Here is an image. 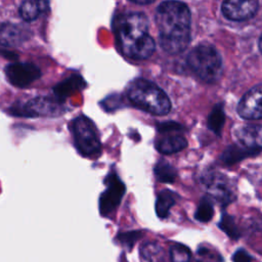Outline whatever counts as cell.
Returning <instances> with one entry per match:
<instances>
[{
    "label": "cell",
    "mask_w": 262,
    "mask_h": 262,
    "mask_svg": "<svg viewBox=\"0 0 262 262\" xmlns=\"http://www.w3.org/2000/svg\"><path fill=\"white\" fill-rule=\"evenodd\" d=\"M156 179L162 183H173L177 177L176 169L166 160H160L154 168Z\"/></svg>",
    "instance_id": "20"
},
{
    "label": "cell",
    "mask_w": 262,
    "mask_h": 262,
    "mask_svg": "<svg viewBox=\"0 0 262 262\" xmlns=\"http://www.w3.org/2000/svg\"><path fill=\"white\" fill-rule=\"evenodd\" d=\"M81 85V81H76L75 79H71V80H67L63 81L62 83L56 85L53 89L55 97L62 100L64 97H67L68 95H70L71 93H73L76 89H79Z\"/></svg>",
    "instance_id": "25"
},
{
    "label": "cell",
    "mask_w": 262,
    "mask_h": 262,
    "mask_svg": "<svg viewBox=\"0 0 262 262\" xmlns=\"http://www.w3.org/2000/svg\"><path fill=\"white\" fill-rule=\"evenodd\" d=\"M171 262H191V252L185 245L175 243L170 247Z\"/></svg>",
    "instance_id": "24"
},
{
    "label": "cell",
    "mask_w": 262,
    "mask_h": 262,
    "mask_svg": "<svg viewBox=\"0 0 262 262\" xmlns=\"http://www.w3.org/2000/svg\"><path fill=\"white\" fill-rule=\"evenodd\" d=\"M106 188L99 196V212L102 216H110L120 206L126 192V186L117 172L112 170L104 178Z\"/></svg>",
    "instance_id": "8"
},
{
    "label": "cell",
    "mask_w": 262,
    "mask_h": 262,
    "mask_svg": "<svg viewBox=\"0 0 262 262\" xmlns=\"http://www.w3.org/2000/svg\"><path fill=\"white\" fill-rule=\"evenodd\" d=\"M261 84L254 86L250 89L239 100L237 104V114L247 120H260L262 117L261 107Z\"/></svg>",
    "instance_id": "11"
},
{
    "label": "cell",
    "mask_w": 262,
    "mask_h": 262,
    "mask_svg": "<svg viewBox=\"0 0 262 262\" xmlns=\"http://www.w3.org/2000/svg\"><path fill=\"white\" fill-rule=\"evenodd\" d=\"M178 195L170 190L163 189L159 192L156 201V213L160 219H166L169 216L170 209L175 205Z\"/></svg>",
    "instance_id": "17"
},
{
    "label": "cell",
    "mask_w": 262,
    "mask_h": 262,
    "mask_svg": "<svg viewBox=\"0 0 262 262\" xmlns=\"http://www.w3.org/2000/svg\"><path fill=\"white\" fill-rule=\"evenodd\" d=\"M261 151V148H249L242 146L237 143L228 145L220 156V160L223 164L227 166H232L242 160L250 157L258 156Z\"/></svg>",
    "instance_id": "15"
},
{
    "label": "cell",
    "mask_w": 262,
    "mask_h": 262,
    "mask_svg": "<svg viewBox=\"0 0 262 262\" xmlns=\"http://www.w3.org/2000/svg\"><path fill=\"white\" fill-rule=\"evenodd\" d=\"M62 100L52 97H35L25 103H15L8 110L14 117L35 118V117H56L64 113Z\"/></svg>",
    "instance_id": "6"
},
{
    "label": "cell",
    "mask_w": 262,
    "mask_h": 262,
    "mask_svg": "<svg viewBox=\"0 0 262 262\" xmlns=\"http://www.w3.org/2000/svg\"><path fill=\"white\" fill-rule=\"evenodd\" d=\"M30 38V31L14 24L0 25V45L4 47H16Z\"/></svg>",
    "instance_id": "12"
},
{
    "label": "cell",
    "mask_w": 262,
    "mask_h": 262,
    "mask_svg": "<svg viewBox=\"0 0 262 262\" xmlns=\"http://www.w3.org/2000/svg\"><path fill=\"white\" fill-rule=\"evenodd\" d=\"M4 72L7 81L18 88L28 87L41 76L40 70L31 62L10 63L5 68Z\"/></svg>",
    "instance_id": "9"
},
{
    "label": "cell",
    "mask_w": 262,
    "mask_h": 262,
    "mask_svg": "<svg viewBox=\"0 0 262 262\" xmlns=\"http://www.w3.org/2000/svg\"><path fill=\"white\" fill-rule=\"evenodd\" d=\"M155 146L163 155H172L184 149L187 146V140L178 133H167L156 141Z\"/></svg>",
    "instance_id": "14"
},
{
    "label": "cell",
    "mask_w": 262,
    "mask_h": 262,
    "mask_svg": "<svg viewBox=\"0 0 262 262\" xmlns=\"http://www.w3.org/2000/svg\"><path fill=\"white\" fill-rule=\"evenodd\" d=\"M252 256L244 249H238L232 256L233 262H252Z\"/></svg>",
    "instance_id": "28"
},
{
    "label": "cell",
    "mask_w": 262,
    "mask_h": 262,
    "mask_svg": "<svg viewBox=\"0 0 262 262\" xmlns=\"http://www.w3.org/2000/svg\"><path fill=\"white\" fill-rule=\"evenodd\" d=\"M127 95L137 107L156 116L167 115L171 110L167 94L158 85L145 79H136L131 82Z\"/></svg>",
    "instance_id": "3"
},
{
    "label": "cell",
    "mask_w": 262,
    "mask_h": 262,
    "mask_svg": "<svg viewBox=\"0 0 262 262\" xmlns=\"http://www.w3.org/2000/svg\"><path fill=\"white\" fill-rule=\"evenodd\" d=\"M234 138L237 144L249 148H261L262 130L259 125H246L236 128Z\"/></svg>",
    "instance_id": "13"
},
{
    "label": "cell",
    "mask_w": 262,
    "mask_h": 262,
    "mask_svg": "<svg viewBox=\"0 0 262 262\" xmlns=\"http://www.w3.org/2000/svg\"><path fill=\"white\" fill-rule=\"evenodd\" d=\"M140 257L142 262H167L164 249L156 242L144 244L140 250Z\"/></svg>",
    "instance_id": "18"
},
{
    "label": "cell",
    "mask_w": 262,
    "mask_h": 262,
    "mask_svg": "<svg viewBox=\"0 0 262 262\" xmlns=\"http://www.w3.org/2000/svg\"><path fill=\"white\" fill-rule=\"evenodd\" d=\"M48 8L47 0H25L19 7V14L26 21L36 19Z\"/></svg>",
    "instance_id": "16"
},
{
    "label": "cell",
    "mask_w": 262,
    "mask_h": 262,
    "mask_svg": "<svg viewBox=\"0 0 262 262\" xmlns=\"http://www.w3.org/2000/svg\"><path fill=\"white\" fill-rule=\"evenodd\" d=\"M187 63L191 71L207 83L216 82L222 74V58L217 49L207 43L195 46L188 53Z\"/></svg>",
    "instance_id": "4"
},
{
    "label": "cell",
    "mask_w": 262,
    "mask_h": 262,
    "mask_svg": "<svg viewBox=\"0 0 262 262\" xmlns=\"http://www.w3.org/2000/svg\"><path fill=\"white\" fill-rule=\"evenodd\" d=\"M115 32L122 52L131 58L145 59L155 51V42L148 34V21L140 12L120 15L115 23Z\"/></svg>",
    "instance_id": "2"
},
{
    "label": "cell",
    "mask_w": 262,
    "mask_h": 262,
    "mask_svg": "<svg viewBox=\"0 0 262 262\" xmlns=\"http://www.w3.org/2000/svg\"><path fill=\"white\" fill-rule=\"evenodd\" d=\"M258 7V0H224L221 10L228 19L241 21L254 16Z\"/></svg>",
    "instance_id": "10"
},
{
    "label": "cell",
    "mask_w": 262,
    "mask_h": 262,
    "mask_svg": "<svg viewBox=\"0 0 262 262\" xmlns=\"http://www.w3.org/2000/svg\"><path fill=\"white\" fill-rule=\"evenodd\" d=\"M155 19L159 29L162 49L170 54L182 52L190 41V11L187 5L176 0L161 3Z\"/></svg>",
    "instance_id": "1"
},
{
    "label": "cell",
    "mask_w": 262,
    "mask_h": 262,
    "mask_svg": "<svg viewBox=\"0 0 262 262\" xmlns=\"http://www.w3.org/2000/svg\"><path fill=\"white\" fill-rule=\"evenodd\" d=\"M225 123V114L222 103H217L208 116L207 127L217 136H221V132Z\"/></svg>",
    "instance_id": "19"
},
{
    "label": "cell",
    "mask_w": 262,
    "mask_h": 262,
    "mask_svg": "<svg viewBox=\"0 0 262 262\" xmlns=\"http://www.w3.org/2000/svg\"><path fill=\"white\" fill-rule=\"evenodd\" d=\"M201 181L209 196L218 202L221 207L225 208L235 200V193L225 175L216 171H208L203 174Z\"/></svg>",
    "instance_id": "7"
},
{
    "label": "cell",
    "mask_w": 262,
    "mask_h": 262,
    "mask_svg": "<svg viewBox=\"0 0 262 262\" xmlns=\"http://www.w3.org/2000/svg\"><path fill=\"white\" fill-rule=\"evenodd\" d=\"M143 233L139 230H132V231H126V232H121L117 236V241L121 244L122 247L127 249L128 251H131L136 244L138 239L142 237Z\"/></svg>",
    "instance_id": "26"
},
{
    "label": "cell",
    "mask_w": 262,
    "mask_h": 262,
    "mask_svg": "<svg viewBox=\"0 0 262 262\" xmlns=\"http://www.w3.org/2000/svg\"><path fill=\"white\" fill-rule=\"evenodd\" d=\"M135 3H138V4H149L151 2H154L155 0H131Z\"/></svg>",
    "instance_id": "29"
},
{
    "label": "cell",
    "mask_w": 262,
    "mask_h": 262,
    "mask_svg": "<svg viewBox=\"0 0 262 262\" xmlns=\"http://www.w3.org/2000/svg\"><path fill=\"white\" fill-rule=\"evenodd\" d=\"M213 215H214V208H213L212 199L209 195H205L201 199L198 205V208L194 213V218L202 223H207L212 219Z\"/></svg>",
    "instance_id": "21"
},
{
    "label": "cell",
    "mask_w": 262,
    "mask_h": 262,
    "mask_svg": "<svg viewBox=\"0 0 262 262\" xmlns=\"http://www.w3.org/2000/svg\"><path fill=\"white\" fill-rule=\"evenodd\" d=\"M157 130L160 134H167V133H178L183 130V126L177 122L168 121L162 122L157 124Z\"/></svg>",
    "instance_id": "27"
},
{
    "label": "cell",
    "mask_w": 262,
    "mask_h": 262,
    "mask_svg": "<svg viewBox=\"0 0 262 262\" xmlns=\"http://www.w3.org/2000/svg\"><path fill=\"white\" fill-rule=\"evenodd\" d=\"M195 262H223V257L208 245H201L196 250Z\"/></svg>",
    "instance_id": "23"
},
{
    "label": "cell",
    "mask_w": 262,
    "mask_h": 262,
    "mask_svg": "<svg viewBox=\"0 0 262 262\" xmlns=\"http://www.w3.org/2000/svg\"><path fill=\"white\" fill-rule=\"evenodd\" d=\"M218 227L226 233V235L233 239V241H237L241 237V231L235 223L234 218L226 213H223L221 216V219L218 223Z\"/></svg>",
    "instance_id": "22"
},
{
    "label": "cell",
    "mask_w": 262,
    "mask_h": 262,
    "mask_svg": "<svg viewBox=\"0 0 262 262\" xmlns=\"http://www.w3.org/2000/svg\"><path fill=\"white\" fill-rule=\"evenodd\" d=\"M71 132L74 143L83 157L97 156L101 150V142L95 124L86 116H78L71 123Z\"/></svg>",
    "instance_id": "5"
}]
</instances>
